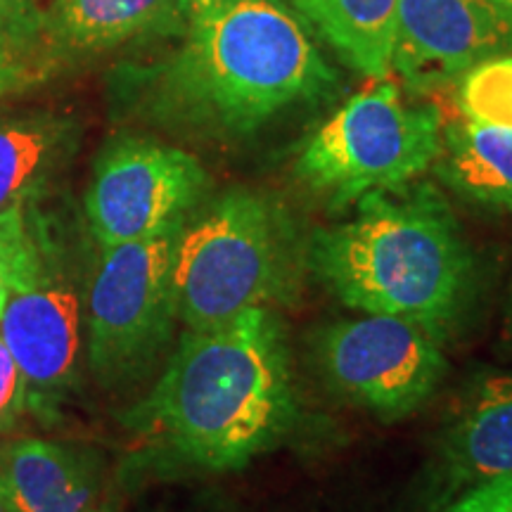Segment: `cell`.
Segmentation results:
<instances>
[{
	"mask_svg": "<svg viewBox=\"0 0 512 512\" xmlns=\"http://www.w3.org/2000/svg\"><path fill=\"white\" fill-rule=\"evenodd\" d=\"M126 79L147 119L209 138L252 136L339 88V74L280 0H216L176 53Z\"/></svg>",
	"mask_w": 512,
	"mask_h": 512,
	"instance_id": "obj_1",
	"label": "cell"
},
{
	"mask_svg": "<svg viewBox=\"0 0 512 512\" xmlns=\"http://www.w3.org/2000/svg\"><path fill=\"white\" fill-rule=\"evenodd\" d=\"M294 418L283 325L252 309L214 330H185L133 422L200 470H238L271 448Z\"/></svg>",
	"mask_w": 512,
	"mask_h": 512,
	"instance_id": "obj_2",
	"label": "cell"
},
{
	"mask_svg": "<svg viewBox=\"0 0 512 512\" xmlns=\"http://www.w3.org/2000/svg\"><path fill=\"white\" fill-rule=\"evenodd\" d=\"M306 252L318 283L349 309L408 320L437 339L470 297V252L432 183L370 192L351 219L318 230Z\"/></svg>",
	"mask_w": 512,
	"mask_h": 512,
	"instance_id": "obj_3",
	"label": "cell"
},
{
	"mask_svg": "<svg viewBox=\"0 0 512 512\" xmlns=\"http://www.w3.org/2000/svg\"><path fill=\"white\" fill-rule=\"evenodd\" d=\"M292 230L266 197L230 190L183 228L174 259L176 316L188 330H214L294 290Z\"/></svg>",
	"mask_w": 512,
	"mask_h": 512,
	"instance_id": "obj_4",
	"label": "cell"
},
{
	"mask_svg": "<svg viewBox=\"0 0 512 512\" xmlns=\"http://www.w3.org/2000/svg\"><path fill=\"white\" fill-rule=\"evenodd\" d=\"M441 131L437 107L411 105L384 76L313 131L294 171L332 207H349L370 192L418 181L437 162Z\"/></svg>",
	"mask_w": 512,
	"mask_h": 512,
	"instance_id": "obj_5",
	"label": "cell"
},
{
	"mask_svg": "<svg viewBox=\"0 0 512 512\" xmlns=\"http://www.w3.org/2000/svg\"><path fill=\"white\" fill-rule=\"evenodd\" d=\"M185 223L152 238L102 249L88 287V366L121 387L155 366L174 335V259Z\"/></svg>",
	"mask_w": 512,
	"mask_h": 512,
	"instance_id": "obj_6",
	"label": "cell"
},
{
	"mask_svg": "<svg viewBox=\"0 0 512 512\" xmlns=\"http://www.w3.org/2000/svg\"><path fill=\"white\" fill-rule=\"evenodd\" d=\"M81 318V297L62 249L48 228H36L0 316V339L22 370L31 411L55 413L74 389Z\"/></svg>",
	"mask_w": 512,
	"mask_h": 512,
	"instance_id": "obj_7",
	"label": "cell"
},
{
	"mask_svg": "<svg viewBox=\"0 0 512 512\" xmlns=\"http://www.w3.org/2000/svg\"><path fill=\"white\" fill-rule=\"evenodd\" d=\"M209 176L181 147L136 136L102 150L86 190V219L100 249L152 238L185 223Z\"/></svg>",
	"mask_w": 512,
	"mask_h": 512,
	"instance_id": "obj_8",
	"label": "cell"
},
{
	"mask_svg": "<svg viewBox=\"0 0 512 512\" xmlns=\"http://www.w3.org/2000/svg\"><path fill=\"white\" fill-rule=\"evenodd\" d=\"M318 361L339 394L384 420L420 408L446 370L437 337L375 313L330 325L318 339Z\"/></svg>",
	"mask_w": 512,
	"mask_h": 512,
	"instance_id": "obj_9",
	"label": "cell"
},
{
	"mask_svg": "<svg viewBox=\"0 0 512 512\" xmlns=\"http://www.w3.org/2000/svg\"><path fill=\"white\" fill-rule=\"evenodd\" d=\"M512 53V19L489 0H399L392 72L415 91L446 86Z\"/></svg>",
	"mask_w": 512,
	"mask_h": 512,
	"instance_id": "obj_10",
	"label": "cell"
},
{
	"mask_svg": "<svg viewBox=\"0 0 512 512\" xmlns=\"http://www.w3.org/2000/svg\"><path fill=\"white\" fill-rule=\"evenodd\" d=\"M0 475L17 512H88L98 489L93 460L43 439L5 448Z\"/></svg>",
	"mask_w": 512,
	"mask_h": 512,
	"instance_id": "obj_11",
	"label": "cell"
},
{
	"mask_svg": "<svg viewBox=\"0 0 512 512\" xmlns=\"http://www.w3.org/2000/svg\"><path fill=\"white\" fill-rule=\"evenodd\" d=\"M79 131L53 112L0 117V214L27 207L74 155Z\"/></svg>",
	"mask_w": 512,
	"mask_h": 512,
	"instance_id": "obj_12",
	"label": "cell"
},
{
	"mask_svg": "<svg viewBox=\"0 0 512 512\" xmlns=\"http://www.w3.org/2000/svg\"><path fill=\"white\" fill-rule=\"evenodd\" d=\"M181 22L176 0H55L43 34L60 53H102Z\"/></svg>",
	"mask_w": 512,
	"mask_h": 512,
	"instance_id": "obj_13",
	"label": "cell"
},
{
	"mask_svg": "<svg viewBox=\"0 0 512 512\" xmlns=\"http://www.w3.org/2000/svg\"><path fill=\"white\" fill-rule=\"evenodd\" d=\"M437 174L482 207L512 211V131L463 119L441 131Z\"/></svg>",
	"mask_w": 512,
	"mask_h": 512,
	"instance_id": "obj_14",
	"label": "cell"
},
{
	"mask_svg": "<svg viewBox=\"0 0 512 512\" xmlns=\"http://www.w3.org/2000/svg\"><path fill=\"white\" fill-rule=\"evenodd\" d=\"M297 15L356 72L370 79L392 74L399 0H290Z\"/></svg>",
	"mask_w": 512,
	"mask_h": 512,
	"instance_id": "obj_15",
	"label": "cell"
},
{
	"mask_svg": "<svg viewBox=\"0 0 512 512\" xmlns=\"http://www.w3.org/2000/svg\"><path fill=\"white\" fill-rule=\"evenodd\" d=\"M448 460L467 482L512 477V375L479 382L448 437Z\"/></svg>",
	"mask_w": 512,
	"mask_h": 512,
	"instance_id": "obj_16",
	"label": "cell"
},
{
	"mask_svg": "<svg viewBox=\"0 0 512 512\" xmlns=\"http://www.w3.org/2000/svg\"><path fill=\"white\" fill-rule=\"evenodd\" d=\"M458 105L465 119L512 131V53L479 62L460 76Z\"/></svg>",
	"mask_w": 512,
	"mask_h": 512,
	"instance_id": "obj_17",
	"label": "cell"
},
{
	"mask_svg": "<svg viewBox=\"0 0 512 512\" xmlns=\"http://www.w3.org/2000/svg\"><path fill=\"white\" fill-rule=\"evenodd\" d=\"M36 228L38 223L31 219L29 204L0 214V316H3L15 275L34 245Z\"/></svg>",
	"mask_w": 512,
	"mask_h": 512,
	"instance_id": "obj_18",
	"label": "cell"
},
{
	"mask_svg": "<svg viewBox=\"0 0 512 512\" xmlns=\"http://www.w3.org/2000/svg\"><path fill=\"white\" fill-rule=\"evenodd\" d=\"M29 411L27 382L15 356L0 339V434L15 430L22 415Z\"/></svg>",
	"mask_w": 512,
	"mask_h": 512,
	"instance_id": "obj_19",
	"label": "cell"
},
{
	"mask_svg": "<svg viewBox=\"0 0 512 512\" xmlns=\"http://www.w3.org/2000/svg\"><path fill=\"white\" fill-rule=\"evenodd\" d=\"M446 512H512V477L477 484Z\"/></svg>",
	"mask_w": 512,
	"mask_h": 512,
	"instance_id": "obj_20",
	"label": "cell"
},
{
	"mask_svg": "<svg viewBox=\"0 0 512 512\" xmlns=\"http://www.w3.org/2000/svg\"><path fill=\"white\" fill-rule=\"evenodd\" d=\"M36 79V69H31V64L17 50H12L8 43L0 41V98L24 91Z\"/></svg>",
	"mask_w": 512,
	"mask_h": 512,
	"instance_id": "obj_21",
	"label": "cell"
},
{
	"mask_svg": "<svg viewBox=\"0 0 512 512\" xmlns=\"http://www.w3.org/2000/svg\"><path fill=\"white\" fill-rule=\"evenodd\" d=\"M178 12H181L183 22H195L197 17H202L204 12L211 10L216 5V0H176Z\"/></svg>",
	"mask_w": 512,
	"mask_h": 512,
	"instance_id": "obj_22",
	"label": "cell"
},
{
	"mask_svg": "<svg viewBox=\"0 0 512 512\" xmlns=\"http://www.w3.org/2000/svg\"><path fill=\"white\" fill-rule=\"evenodd\" d=\"M27 0H0V31H5L12 22H19L24 15Z\"/></svg>",
	"mask_w": 512,
	"mask_h": 512,
	"instance_id": "obj_23",
	"label": "cell"
},
{
	"mask_svg": "<svg viewBox=\"0 0 512 512\" xmlns=\"http://www.w3.org/2000/svg\"><path fill=\"white\" fill-rule=\"evenodd\" d=\"M0 512H17L15 503H12V498H10L8 484H5L3 475H0Z\"/></svg>",
	"mask_w": 512,
	"mask_h": 512,
	"instance_id": "obj_24",
	"label": "cell"
},
{
	"mask_svg": "<svg viewBox=\"0 0 512 512\" xmlns=\"http://www.w3.org/2000/svg\"><path fill=\"white\" fill-rule=\"evenodd\" d=\"M489 3L512 19V0H489Z\"/></svg>",
	"mask_w": 512,
	"mask_h": 512,
	"instance_id": "obj_25",
	"label": "cell"
},
{
	"mask_svg": "<svg viewBox=\"0 0 512 512\" xmlns=\"http://www.w3.org/2000/svg\"><path fill=\"white\" fill-rule=\"evenodd\" d=\"M88 512H112V510L110 508H95V505H93V508L88 510Z\"/></svg>",
	"mask_w": 512,
	"mask_h": 512,
	"instance_id": "obj_26",
	"label": "cell"
},
{
	"mask_svg": "<svg viewBox=\"0 0 512 512\" xmlns=\"http://www.w3.org/2000/svg\"><path fill=\"white\" fill-rule=\"evenodd\" d=\"M510 323H512V297H510Z\"/></svg>",
	"mask_w": 512,
	"mask_h": 512,
	"instance_id": "obj_27",
	"label": "cell"
}]
</instances>
